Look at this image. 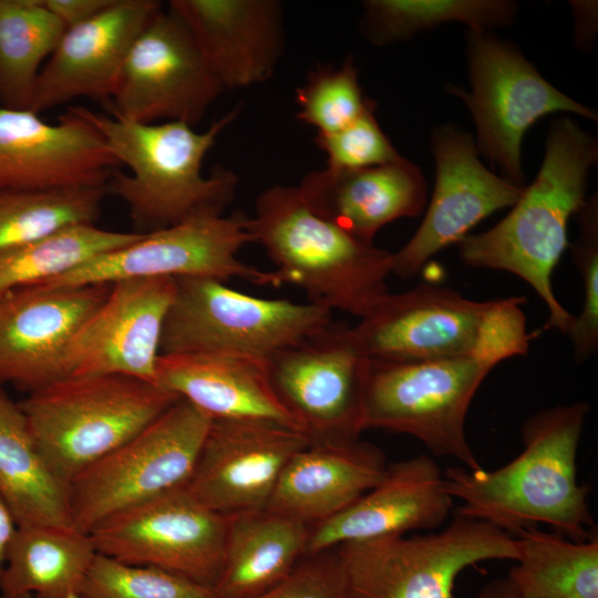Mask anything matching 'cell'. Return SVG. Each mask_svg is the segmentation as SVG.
<instances>
[{
  "label": "cell",
  "mask_w": 598,
  "mask_h": 598,
  "mask_svg": "<svg viewBox=\"0 0 598 598\" xmlns=\"http://www.w3.org/2000/svg\"><path fill=\"white\" fill-rule=\"evenodd\" d=\"M522 298L475 301L445 287L388 292L353 327L372 360L422 361L477 357L494 367L526 352Z\"/></svg>",
  "instance_id": "cell-5"
},
{
  "label": "cell",
  "mask_w": 598,
  "mask_h": 598,
  "mask_svg": "<svg viewBox=\"0 0 598 598\" xmlns=\"http://www.w3.org/2000/svg\"><path fill=\"white\" fill-rule=\"evenodd\" d=\"M308 444L305 433L279 424L212 420L185 487L226 516L265 509L287 463Z\"/></svg>",
  "instance_id": "cell-18"
},
{
  "label": "cell",
  "mask_w": 598,
  "mask_h": 598,
  "mask_svg": "<svg viewBox=\"0 0 598 598\" xmlns=\"http://www.w3.org/2000/svg\"><path fill=\"white\" fill-rule=\"evenodd\" d=\"M373 102L357 120L331 134H317L316 144L327 156V168L360 169L385 165L401 157L380 127Z\"/></svg>",
  "instance_id": "cell-38"
},
{
  "label": "cell",
  "mask_w": 598,
  "mask_h": 598,
  "mask_svg": "<svg viewBox=\"0 0 598 598\" xmlns=\"http://www.w3.org/2000/svg\"><path fill=\"white\" fill-rule=\"evenodd\" d=\"M212 423L179 399L69 484L72 526L90 533L107 518L187 484Z\"/></svg>",
  "instance_id": "cell-10"
},
{
  "label": "cell",
  "mask_w": 598,
  "mask_h": 598,
  "mask_svg": "<svg viewBox=\"0 0 598 598\" xmlns=\"http://www.w3.org/2000/svg\"><path fill=\"white\" fill-rule=\"evenodd\" d=\"M466 52L471 91L455 85L447 91L464 101L476 125L477 151L505 179L525 186L522 143L540 117L560 111L597 121L594 110L551 85L512 43L470 30Z\"/></svg>",
  "instance_id": "cell-11"
},
{
  "label": "cell",
  "mask_w": 598,
  "mask_h": 598,
  "mask_svg": "<svg viewBox=\"0 0 598 598\" xmlns=\"http://www.w3.org/2000/svg\"><path fill=\"white\" fill-rule=\"evenodd\" d=\"M597 159L595 137L568 117L553 121L540 169L512 210L492 228L456 244L465 265L507 271L527 282L548 310L544 328L564 334L575 316L557 299L553 272L568 246V221L587 198Z\"/></svg>",
  "instance_id": "cell-3"
},
{
  "label": "cell",
  "mask_w": 598,
  "mask_h": 598,
  "mask_svg": "<svg viewBox=\"0 0 598 598\" xmlns=\"http://www.w3.org/2000/svg\"><path fill=\"white\" fill-rule=\"evenodd\" d=\"M18 526V522L12 511L0 495V574L3 569Z\"/></svg>",
  "instance_id": "cell-41"
},
{
  "label": "cell",
  "mask_w": 598,
  "mask_h": 598,
  "mask_svg": "<svg viewBox=\"0 0 598 598\" xmlns=\"http://www.w3.org/2000/svg\"><path fill=\"white\" fill-rule=\"evenodd\" d=\"M179 399L157 383L93 374L62 378L19 404L47 461L69 486Z\"/></svg>",
  "instance_id": "cell-6"
},
{
  "label": "cell",
  "mask_w": 598,
  "mask_h": 598,
  "mask_svg": "<svg viewBox=\"0 0 598 598\" xmlns=\"http://www.w3.org/2000/svg\"><path fill=\"white\" fill-rule=\"evenodd\" d=\"M1 598H35V597L29 594H21V595H3L2 594ZM68 598H82V597L80 595H72V596H69Z\"/></svg>",
  "instance_id": "cell-43"
},
{
  "label": "cell",
  "mask_w": 598,
  "mask_h": 598,
  "mask_svg": "<svg viewBox=\"0 0 598 598\" xmlns=\"http://www.w3.org/2000/svg\"><path fill=\"white\" fill-rule=\"evenodd\" d=\"M105 195V185L0 192V252L94 224Z\"/></svg>",
  "instance_id": "cell-34"
},
{
  "label": "cell",
  "mask_w": 598,
  "mask_h": 598,
  "mask_svg": "<svg viewBox=\"0 0 598 598\" xmlns=\"http://www.w3.org/2000/svg\"><path fill=\"white\" fill-rule=\"evenodd\" d=\"M580 235L573 244L575 265L581 276L584 301L567 332L577 363L592 358L598 351V199L597 194L586 198L576 213Z\"/></svg>",
  "instance_id": "cell-37"
},
{
  "label": "cell",
  "mask_w": 598,
  "mask_h": 598,
  "mask_svg": "<svg viewBox=\"0 0 598 598\" xmlns=\"http://www.w3.org/2000/svg\"><path fill=\"white\" fill-rule=\"evenodd\" d=\"M431 148L435 185L425 216L411 239L392 252V274L401 278L415 276L431 257L457 244L481 220L513 206L525 188L488 171L464 131L436 127Z\"/></svg>",
  "instance_id": "cell-16"
},
{
  "label": "cell",
  "mask_w": 598,
  "mask_h": 598,
  "mask_svg": "<svg viewBox=\"0 0 598 598\" xmlns=\"http://www.w3.org/2000/svg\"><path fill=\"white\" fill-rule=\"evenodd\" d=\"M141 236L142 233L112 231L83 224L1 251L0 295L50 281Z\"/></svg>",
  "instance_id": "cell-33"
},
{
  "label": "cell",
  "mask_w": 598,
  "mask_h": 598,
  "mask_svg": "<svg viewBox=\"0 0 598 598\" xmlns=\"http://www.w3.org/2000/svg\"><path fill=\"white\" fill-rule=\"evenodd\" d=\"M519 557L506 577L523 598H598V536L571 540L532 527L518 532Z\"/></svg>",
  "instance_id": "cell-30"
},
{
  "label": "cell",
  "mask_w": 598,
  "mask_h": 598,
  "mask_svg": "<svg viewBox=\"0 0 598 598\" xmlns=\"http://www.w3.org/2000/svg\"><path fill=\"white\" fill-rule=\"evenodd\" d=\"M494 368L468 355L422 361H370L363 429L417 439L433 455L453 457L468 470L481 464L466 437L472 400Z\"/></svg>",
  "instance_id": "cell-8"
},
{
  "label": "cell",
  "mask_w": 598,
  "mask_h": 598,
  "mask_svg": "<svg viewBox=\"0 0 598 598\" xmlns=\"http://www.w3.org/2000/svg\"><path fill=\"white\" fill-rule=\"evenodd\" d=\"M224 91L186 25L162 8L133 42L109 111L136 123L194 127Z\"/></svg>",
  "instance_id": "cell-15"
},
{
  "label": "cell",
  "mask_w": 598,
  "mask_h": 598,
  "mask_svg": "<svg viewBox=\"0 0 598 598\" xmlns=\"http://www.w3.org/2000/svg\"><path fill=\"white\" fill-rule=\"evenodd\" d=\"M121 166L97 131L70 107L50 124L0 106V192L104 186Z\"/></svg>",
  "instance_id": "cell-20"
},
{
  "label": "cell",
  "mask_w": 598,
  "mask_h": 598,
  "mask_svg": "<svg viewBox=\"0 0 598 598\" xmlns=\"http://www.w3.org/2000/svg\"><path fill=\"white\" fill-rule=\"evenodd\" d=\"M373 102L362 92L352 58L338 66L311 70L296 90L298 120L320 135L346 127Z\"/></svg>",
  "instance_id": "cell-35"
},
{
  "label": "cell",
  "mask_w": 598,
  "mask_h": 598,
  "mask_svg": "<svg viewBox=\"0 0 598 598\" xmlns=\"http://www.w3.org/2000/svg\"><path fill=\"white\" fill-rule=\"evenodd\" d=\"M175 289V278L111 283L69 344L65 377L122 374L157 383L162 331Z\"/></svg>",
  "instance_id": "cell-17"
},
{
  "label": "cell",
  "mask_w": 598,
  "mask_h": 598,
  "mask_svg": "<svg viewBox=\"0 0 598 598\" xmlns=\"http://www.w3.org/2000/svg\"><path fill=\"white\" fill-rule=\"evenodd\" d=\"M162 8L156 0H113L66 29L41 69L30 110L40 114L79 97L109 102L133 42Z\"/></svg>",
  "instance_id": "cell-21"
},
{
  "label": "cell",
  "mask_w": 598,
  "mask_h": 598,
  "mask_svg": "<svg viewBox=\"0 0 598 598\" xmlns=\"http://www.w3.org/2000/svg\"><path fill=\"white\" fill-rule=\"evenodd\" d=\"M227 528L228 516L183 486L107 518L89 534L99 554L213 587L223 566Z\"/></svg>",
  "instance_id": "cell-14"
},
{
  "label": "cell",
  "mask_w": 598,
  "mask_h": 598,
  "mask_svg": "<svg viewBox=\"0 0 598 598\" xmlns=\"http://www.w3.org/2000/svg\"><path fill=\"white\" fill-rule=\"evenodd\" d=\"M156 381L212 420L268 422L302 432L276 395L266 359L238 353L161 354Z\"/></svg>",
  "instance_id": "cell-25"
},
{
  "label": "cell",
  "mask_w": 598,
  "mask_h": 598,
  "mask_svg": "<svg viewBox=\"0 0 598 598\" xmlns=\"http://www.w3.org/2000/svg\"><path fill=\"white\" fill-rule=\"evenodd\" d=\"M453 497L434 458L416 455L388 464L382 480L338 515L309 526L307 555L349 543L440 527Z\"/></svg>",
  "instance_id": "cell-22"
},
{
  "label": "cell",
  "mask_w": 598,
  "mask_h": 598,
  "mask_svg": "<svg viewBox=\"0 0 598 598\" xmlns=\"http://www.w3.org/2000/svg\"><path fill=\"white\" fill-rule=\"evenodd\" d=\"M0 495L19 526L73 527L69 486L40 450L20 404L1 384Z\"/></svg>",
  "instance_id": "cell-28"
},
{
  "label": "cell",
  "mask_w": 598,
  "mask_h": 598,
  "mask_svg": "<svg viewBox=\"0 0 598 598\" xmlns=\"http://www.w3.org/2000/svg\"><path fill=\"white\" fill-rule=\"evenodd\" d=\"M249 230L252 243L275 264L280 286L299 287L309 302L361 319L389 292L392 252L317 215L297 187L262 190L249 216Z\"/></svg>",
  "instance_id": "cell-4"
},
{
  "label": "cell",
  "mask_w": 598,
  "mask_h": 598,
  "mask_svg": "<svg viewBox=\"0 0 598 598\" xmlns=\"http://www.w3.org/2000/svg\"><path fill=\"white\" fill-rule=\"evenodd\" d=\"M252 243L249 216L193 218L144 233L134 243L103 254L43 287L113 283L123 279L206 277L227 281L238 278L258 286L279 287L276 272L245 264L237 256Z\"/></svg>",
  "instance_id": "cell-13"
},
{
  "label": "cell",
  "mask_w": 598,
  "mask_h": 598,
  "mask_svg": "<svg viewBox=\"0 0 598 598\" xmlns=\"http://www.w3.org/2000/svg\"><path fill=\"white\" fill-rule=\"evenodd\" d=\"M363 9L360 31L375 45L408 40L448 22L487 31L512 24L518 12L512 0H367Z\"/></svg>",
  "instance_id": "cell-32"
},
{
  "label": "cell",
  "mask_w": 598,
  "mask_h": 598,
  "mask_svg": "<svg viewBox=\"0 0 598 598\" xmlns=\"http://www.w3.org/2000/svg\"><path fill=\"white\" fill-rule=\"evenodd\" d=\"M65 31L43 0H0V104L30 110L42 66Z\"/></svg>",
  "instance_id": "cell-31"
},
{
  "label": "cell",
  "mask_w": 598,
  "mask_h": 598,
  "mask_svg": "<svg viewBox=\"0 0 598 598\" xmlns=\"http://www.w3.org/2000/svg\"><path fill=\"white\" fill-rule=\"evenodd\" d=\"M331 315L312 302L243 293L215 278H176L161 354L238 353L267 360L321 330Z\"/></svg>",
  "instance_id": "cell-9"
},
{
  "label": "cell",
  "mask_w": 598,
  "mask_h": 598,
  "mask_svg": "<svg viewBox=\"0 0 598 598\" xmlns=\"http://www.w3.org/2000/svg\"><path fill=\"white\" fill-rule=\"evenodd\" d=\"M97 554L92 536L74 527L18 526L0 574L1 592L35 598L80 595Z\"/></svg>",
  "instance_id": "cell-29"
},
{
  "label": "cell",
  "mask_w": 598,
  "mask_h": 598,
  "mask_svg": "<svg viewBox=\"0 0 598 598\" xmlns=\"http://www.w3.org/2000/svg\"><path fill=\"white\" fill-rule=\"evenodd\" d=\"M371 359L353 327L332 320L267 359L271 386L310 443L360 440Z\"/></svg>",
  "instance_id": "cell-12"
},
{
  "label": "cell",
  "mask_w": 598,
  "mask_h": 598,
  "mask_svg": "<svg viewBox=\"0 0 598 598\" xmlns=\"http://www.w3.org/2000/svg\"><path fill=\"white\" fill-rule=\"evenodd\" d=\"M386 461L375 445L310 443L283 468L267 509L307 526L347 509L384 476Z\"/></svg>",
  "instance_id": "cell-26"
},
{
  "label": "cell",
  "mask_w": 598,
  "mask_h": 598,
  "mask_svg": "<svg viewBox=\"0 0 598 598\" xmlns=\"http://www.w3.org/2000/svg\"><path fill=\"white\" fill-rule=\"evenodd\" d=\"M251 598H348L338 549L307 555L287 578Z\"/></svg>",
  "instance_id": "cell-39"
},
{
  "label": "cell",
  "mask_w": 598,
  "mask_h": 598,
  "mask_svg": "<svg viewBox=\"0 0 598 598\" xmlns=\"http://www.w3.org/2000/svg\"><path fill=\"white\" fill-rule=\"evenodd\" d=\"M202 56L224 90L270 79L285 43L282 4L276 0H172Z\"/></svg>",
  "instance_id": "cell-23"
},
{
  "label": "cell",
  "mask_w": 598,
  "mask_h": 598,
  "mask_svg": "<svg viewBox=\"0 0 598 598\" xmlns=\"http://www.w3.org/2000/svg\"><path fill=\"white\" fill-rule=\"evenodd\" d=\"M113 0H43L65 30L83 23L111 4Z\"/></svg>",
  "instance_id": "cell-40"
},
{
  "label": "cell",
  "mask_w": 598,
  "mask_h": 598,
  "mask_svg": "<svg viewBox=\"0 0 598 598\" xmlns=\"http://www.w3.org/2000/svg\"><path fill=\"white\" fill-rule=\"evenodd\" d=\"M110 289L33 286L0 295V384L33 392L65 378L69 344Z\"/></svg>",
  "instance_id": "cell-19"
},
{
  "label": "cell",
  "mask_w": 598,
  "mask_h": 598,
  "mask_svg": "<svg viewBox=\"0 0 598 598\" xmlns=\"http://www.w3.org/2000/svg\"><path fill=\"white\" fill-rule=\"evenodd\" d=\"M476 598H523L507 578L492 579L477 592Z\"/></svg>",
  "instance_id": "cell-42"
},
{
  "label": "cell",
  "mask_w": 598,
  "mask_h": 598,
  "mask_svg": "<svg viewBox=\"0 0 598 598\" xmlns=\"http://www.w3.org/2000/svg\"><path fill=\"white\" fill-rule=\"evenodd\" d=\"M296 187L312 212L368 243L389 223L419 216L427 202L422 171L402 156L380 166L309 172Z\"/></svg>",
  "instance_id": "cell-24"
},
{
  "label": "cell",
  "mask_w": 598,
  "mask_h": 598,
  "mask_svg": "<svg viewBox=\"0 0 598 598\" xmlns=\"http://www.w3.org/2000/svg\"><path fill=\"white\" fill-rule=\"evenodd\" d=\"M589 411V403L578 401L534 413L522 426L523 451L501 467L445 468V489L462 502L455 514L513 536L539 524L575 542L597 534L589 487L577 477L578 446Z\"/></svg>",
  "instance_id": "cell-1"
},
{
  "label": "cell",
  "mask_w": 598,
  "mask_h": 598,
  "mask_svg": "<svg viewBox=\"0 0 598 598\" xmlns=\"http://www.w3.org/2000/svg\"><path fill=\"white\" fill-rule=\"evenodd\" d=\"M90 123L130 174L113 172L106 194L128 208L137 233L224 215L238 185L237 175L217 166L202 167L220 133L238 116L237 105L203 132L183 122L136 123L84 106H69Z\"/></svg>",
  "instance_id": "cell-2"
},
{
  "label": "cell",
  "mask_w": 598,
  "mask_h": 598,
  "mask_svg": "<svg viewBox=\"0 0 598 598\" xmlns=\"http://www.w3.org/2000/svg\"><path fill=\"white\" fill-rule=\"evenodd\" d=\"M82 598H217L214 588L179 575L97 554L82 584Z\"/></svg>",
  "instance_id": "cell-36"
},
{
  "label": "cell",
  "mask_w": 598,
  "mask_h": 598,
  "mask_svg": "<svg viewBox=\"0 0 598 598\" xmlns=\"http://www.w3.org/2000/svg\"><path fill=\"white\" fill-rule=\"evenodd\" d=\"M309 526L267 508L228 516L217 598H251L287 578L307 556Z\"/></svg>",
  "instance_id": "cell-27"
},
{
  "label": "cell",
  "mask_w": 598,
  "mask_h": 598,
  "mask_svg": "<svg viewBox=\"0 0 598 598\" xmlns=\"http://www.w3.org/2000/svg\"><path fill=\"white\" fill-rule=\"evenodd\" d=\"M337 549L348 598H453L464 569L519 557L516 537L457 514L440 532L349 543Z\"/></svg>",
  "instance_id": "cell-7"
}]
</instances>
